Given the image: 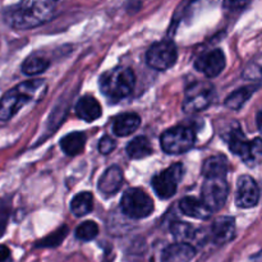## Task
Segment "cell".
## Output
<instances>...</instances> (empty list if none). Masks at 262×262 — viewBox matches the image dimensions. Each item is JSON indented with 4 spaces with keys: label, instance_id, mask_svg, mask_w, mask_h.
Returning <instances> with one entry per match:
<instances>
[{
    "label": "cell",
    "instance_id": "1",
    "mask_svg": "<svg viewBox=\"0 0 262 262\" xmlns=\"http://www.w3.org/2000/svg\"><path fill=\"white\" fill-rule=\"evenodd\" d=\"M56 7L55 2H20L3 10V20L13 30H31L53 19Z\"/></svg>",
    "mask_w": 262,
    "mask_h": 262
},
{
    "label": "cell",
    "instance_id": "2",
    "mask_svg": "<svg viewBox=\"0 0 262 262\" xmlns=\"http://www.w3.org/2000/svg\"><path fill=\"white\" fill-rule=\"evenodd\" d=\"M46 91L45 79H30L5 92L0 99V125L9 122L25 106L42 100Z\"/></svg>",
    "mask_w": 262,
    "mask_h": 262
},
{
    "label": "cell",
    "instance_id": "3",
    "mask_svg": "<svg viewBox=\"0 0 262 262\" xmlns=\"http://www.w3.org/2000/svg\"><path fill=\"white\" fill-rule=\"evenodd\" d=\"M136 84L135 72L128 67H117L105 72L100 78L102 94L112 101H119L132 94Z\"/></svg>",
    "mask_w": 262,
    "mask_h": 262
},
{
    "label": "cell",
    "instance_id": "4",
    "mask_svg": "<svg viewBox=\"0 0 262 262\" xmlns=\"http://www.w3.org/2000/svg\"><path fill=\"white\" fill-rule=\"evenodd\" d=\"M161 148L169 155H181L191 150L196 143V132L193 128L178 125L165 130L160 138Z\"/></svg>",
    "mask_w": 262,
    "mask_h": 262
},
{
    "label": "cell",
    "instance_id": "5",
    "mask_svg": "<svg viewBox=\"0 0 262 262\" xmlns=\"http://www.w3.org/2000/svg\"><path fill=\"white\" fill-rule=\"evenodd\" d=\"M122 211L132 219L147 217L154 211V202L146 192L140 188H129L122 197Z\"/></svg>",
    "mask_w": 262,
    "mask_h": 262
},
{
    "label": "cell",
    "instance_id": "6",
    "mask_svg": "<svg viewBox=\"0 0 262 262\" xmlns=\"http://www.w3.org/2000/svg\"><path fill=\"white\" fill-rule=\"evenodd\" d=\"M215 96V89L209 82H196L186 90L183 110L186 113H199L211 105Z\"/></svg>",
    "mask_w": 262,
    "mask_h": 262
},
{
    "label": "cell",
    "instance_id": "7",
    "mask_svg": "<svg viewBox=\"0 0 262 262\" xmlns=\"http://www.w3.org/2000/svg\"><path fill=\"white\" fill-rule=\"evenodd\" d=\"M183 165L181 163H177L161 173L156 174L151 181L155 193L163 200L173 197L178 189L179 182L183 178Z\"/></svg>",
    "mask_w": 262,
    "mask_h": 262
},
{
    "label": "cell",
    "instance_id": "8",
    "mask_svg": "<svg viewBox=\"0 0 262 262\" xmlns=\"http://www.w3.org/2000/svg\"><path fill=\"white\" fill-rule=\"evenodd\" d=\"M229 194V186L227 178H206L201 189L204 204L211 212L222 210Z\"/></svg>",
    "mask_w": 262,
    "mask_h": 262
},
{
    "label": "cell",
    "instance_id": "9",
    "mask_svg": "<svg viewBox=\"0 0 262 262\" xmlns=\"http://www.w3.org/2000/svg\"><path fill=\"white\" fill-rule=\"evenodd\" d=\"M178 50L171 41H159L148 49L146 54L147 64L156 71H166L176 64Z\"/></svg>",
    "mask_w": 262,
    "mask_h": 262
},
{
    "label": "cell",
    "instance_id": "10",
    "mask_svg": "<svg viewBox=\"0 0 262 262\" xmlns=\"http://www.w3.org/2000/svg\"><path fill=\"white\" fill-rule=\"evenodd\" d=\"M194 67L199 72L205 74L209 78L219 76L225 68V55L220 49L210 50L199 56L194 63Z\"/></svg>",
    "mask_w": 262,
    "mask_h": 262
},
{
    "label": "cell",
    "instance_id": "11",
    "mask_svg": "<svg viewBox=\"0 0 262 262\" xmlns=\"http://www.w3.org/2000/svg\"><path fill=\"white\" fill-rule=\"evenodd\" d=\"M260 200V188L255 179L250 176H242L238 179L237 202L241 209H251L258 204Z\"/></svg>",
    "mask_w": 262,
    "mask_h": 262
},
{
    "label": "cell",
    "instance_id": "12",
    "mask_svg": "<svg viewBox=\"0 0 262 262\" xmlns=\"http://www.w3.org/2000/svg\"><path fill=\"white\" fill-rule=\"evenodd\" d=\"M235 220L233 217H219L211 228V237L216 245H225L234 238Z\"/></svg>",
    "mask_w": 262,
    "mask_h": 262
},
{
    "label": "cell",
    "instance_id": "13",
    "mask_svg": "<svg viewBox=\"0 0 262 262\" xmlns=\"http://www.w3.org/2000/svg\"><path fill=\"white\" fill-rule=\"evenodd\" d=\"M123 183V171L119 166L114 165L110 166L109 169L105 170L102 177L99 181V191L101 193L106 194H114L120 189Z\"/></svg>",
    "mask_w": 262,
    "mask_h": 262
},
{
    "label": "cell",
    "instance_id": "14",
    "mask_svg": "<svg viewBox=\"0 0 262 262\" xmlns=\"http://www.w3.org/2000/svg\"><path fill=\"white\" fill-rule=\"evenodd\" d=\"M196 250L188 243H176L164 250L161 262H191Z\"/></svg>",
    "mask_w": 262,
    "mask_h": 262
},
{
    "label": "cell",
    "instance_id": "15",
    "mask_svg": "<svg viewBox=\"0 0 262 262\" xmlns=\"http://www.w3.org/2000/svg\"><path fill=\"white\" fill-rule=\"evenodd\" d=\"M229 163L224 155L211 156L202 165V176L206 178H227Z\"/></svg>",
    "mask_w": 262,
    "mask_h": 262
},
{
    "label": "cell",
    "instance_id": "16",
    "mask_svg": "<svg viewBox=\"0 0 262 262\" xmlns=\"http://www.w3.org/2000/svg\"><path fill=\"white\" fill-rule=\"evenodd\" d=\"M179 209L187 216L200 220L209 219L212 214L207 209V206L204 204L202 200L194 199V197H184L183 200H181V202H179Z\"/></svg>",
    "mask_w": 262,
    "mask_h": 262
},
{
    "label": "cell",
    "instance_id": "17",
    "mask_svg": "<svg viewBox=\"0 0 262 262\" xmlns=\"http://www.w3.org/2000/svg\"><path fill=\"white\" fill-rule=\"evenodd\" d=\"M76 113L84 122H94L101 117V106L92 96H83L76 105Z\"/></svg>",
    "mask_w": 262,
    "mask_h": 262
},
{
    "label": "cell",
    "instance_id": "18",
    "mask_svg": "<svg viewBox=\"0 0 262 262\" xmlns=\"http://www.w3.org/2000/svg\"><path fill=\"white\" fill-rule=\"evenodd\" d=\"M141 124V118L135 113H125L119 115L114 119L113 123V132L119 137L132 135L133 132L138 129Z\"/></svg>",
    "mask_w": 262,
    "mask_h": 262
},
{
    "label": "cell",
    "instance_id": "19",
    "mask_svg": "<svg viewBox=\"0 0 262 262\" xmlns=\"http://www.w3.org/2000/svg\"><path fill=\"white\" fill-rule=\"evenodd\" d=\"M228 145H229L230 151L237 156H239L243 161L247 156L248 150H250L251 141L246 138L239 125L234 124V127L230 129L229 136H228Z\"/></svg>",
    "mask_w": 262,
    "mask_h": 262
},
{
    "label": "cell",
    "instance_id": "20",
    "mask_svg": "<svg viewBox=\"0 0 262 262\" xmlns=\"http://www.w3.org/2000/svg\"><path fill=\"white\" fill-rule=\"evenodd\" d=\"M86 145V135L83 132H73L60 140V147L64 154L69 156H77L83 151Z\"/></svg>",
    "mask_w": 262,
    "mask_h": 262
},
{
    "label": "cell",
    "instance_id": "21",
    "mask_svg": "<svg viewBox=\"0 0 262 262\" xmlns=\"http://www.w3.org/2000/svg\"><path fill=\"white\" fill-rule=\"evenodd\" d=\"M127 154L130 159L133 160H140V159H145L152 154V147H151L150 141L143 136L136 137L128 143L127 146Z\"/></svg>",
    "mask_w": 262,
    "mask_h": 262
},
{
    "label": "cell",
    "instance_id": "22",
    "mask_svg": "<svg viewBox=\"0 0 262 262\" xmlns=\"http://www.w3.org/2000/svg\"><path fill=\"white\" fill-rule=\"evenodd\" d=\"M94 209V197L90 192L78 193L71 202V211L74 216H84Z\"/></svg>",
    "mask_w": 262,
    "mask_h": 262
},
{
    "label": "cell",
    "instance_id": "23",
    "mask_svg": "<svg viewBox=\"0 0 262 262\" xmlns=\"http://www.w3.org/2000/svg\"><path fill=\"white\" fill-rule=\"evenodd\" d=\"M256 90H257V86H255V84H250V86H245L242 89L237 90L225 100V106L232 110L241 109L246 104V101L251 99V96H252Z\"/></svg>",
    "mask_w": 262,
    "mask_h": 262
},
{
    "label": "cell",
    "instance_id": "24",
    "mask_svg": "<svg viewBox=\"0 0 262 262\" xmlns=\"http://www.w3.org/2000/svg\"><path fill=\"white\" fill-rule=\"evenodd\" d=\"M49 64H50L49 60L46 58H43V56L31 55L23 61L20 69H22V72L26 76H36V74H40L42 72H45L49 68Z\"/></svg>",
    "mask_w": 262,
    "mask_h": 262
},
{
    "label": "cell",
    "instance_id": "25",
    "mask_svg": "<svg viewBox=\"0 0 262 262\" xmlns=\"http://www.w3.org/2000/svg\"><path fill=\"white\" fill-rule=\"evenodd\" d=\"M243 163L250 168H255L262 164V140L261 138H255L251 141L250 150H248L247 156L243 160Z\"/></svg>",
    "mask_w": 262,
    "mask_h": 262
},
{
    "label": "cell",
    "instance_id": "26",
    "mask_svg": "<svg viewBox=\"0 0 262 262\" xmlns=\"http://www.w3.org/2000/svg\"><path fill=\"white\" fill-rule=\"evenodd\" d=\"M170 230L174 237H176V239L179 241V243H186L184 241L192 239L194 237V233H196V230L192 228L191 224L182 222L173 223Z\"/></svg>",
    "mask_w": 262,
    "mask_h": 262
},
{
    "label": "cell",
    "instance_id": "27",
    "mask_svg": "<svg viewBox=\"0 0 262 262\" xmlns=\"http://www.w3.org/2000/svg\"><path fill=\"white\" fill-rule=\"evenodd\" d=\"M99 234V227L95 222H84L79 225L76 229V237L77 239L83 241V242H89L96 238Z\"/></svg>",
    "mask_w": 262,
    "mask_h": 262
},
{
    "label": "cell",
    "instance_id": "28",
    "mask_svg": "<svg viewBox=\"0 0 262 262\" xmlns=\"http://www.w3.org/2000/svg\"><path fill=\"white\" fill-rule=\"evenodd\" d=\"M243 78L248 81H261L262 79V55L253 59L247 64L242 73Z\"/></svg>",
    "mask_w": 262,
    "mask_h": 262
},
{
    "label": "cell",
    "instance_id": "29",
    "mask_svg": "<svg viewBox=\"0 0 262 262\" xmlns=\"http://www.w3.org/2000/svg\"><path fill=\"white\" fill-rule=\"evenodd\" d=\"M68 229L66 227L60 228L56 232L51 233L50 235H48L46 238H43L42 241L37 243V247H56V246L60 245L63 242V239L66 238Z\"/></svg>",
    "mask_w": 262,
    "mask_h": 262
},
{
    "label": "cell",
    "instance_id": "30",
    "mask_svg": "<svg viewBox=\"0 0 262 262\" xmlns=\"http://www.w3.org/2000/svg\"><path fill=\"white\" fill-rule=\"evenodd\" d=\"M115 147H117V142L112 137H109V136H105V137H102L100 140L99 151L101 154H104V155H107L112 151H114Z\"/></svg>",
    "mask_w": 262,
    "mask_h": 262
},
{
    "label": "cell",
    "instance_id": "31",
    "mask_svg": "<svg viewBox=\"0 0 262 262\" xmlns=\"http://www.w3.org/2000/svg\"><path fill=\"white\" fill-rule=\"evenodd\" d=\"M10 250L7 246H0V262H9Z\"/></svg>",
    "mask_w": 262,
    "mask_h": 262
},
{
    "label": "cell",
    "instance_id": "32",
    "mask_svg": "<svg viewBox=\"0 0 262 262\" xmlns=\"http://www.w3.org/2000/svg\"><path fill=\"white\" fill-rule=\"evenodd\" d=\"M8 215L7 212H0V235L5 230V225H7Z\"/></svg>",
    "mask_w": 262,
    "mask_h": 262
},
{
    "label": "cell",
    "instance_id": "33",
    "mask_svg": "<svg viewBox=\"0 0 262 262\" xmlns=\"http://www.w3.org/2000/svg\"><path fill=\"white\" fill-rule=\"evenodd\" d=\"M247 3H225V7L237 8V7H246Z\"/></svg>",
    "mask_w": 262,
    "mask_h": 262
},
{
    "label": "cell",
    "instance_id": "34",
    "mask_svg": "<svg viewBox=\"0 0 262 262\" xmlns=\"http://www.w3.org/2000/svg\"><path fill=\"white\" fill-rule=\"evenodd\" d=\"M257 127H258V130L262 133V109L257 114Z\"/></svg>",
    "mask_w": 262,
    "mask_h": 262
},
{
    "label": "cell",
    "instance_id": "35",
    "mask_svg": "<svg viewBox=\"0 0 262 262\" xmlns=\"http://www.w3.org/2000/svg\"><path fill=\"white\" fill-rule=\"evenodd\" d=\"M251 261H252V262H262V250L258 253H256V255H253V257L251 258Z\"/></svg>",
    "mask_w": 262,
    "mask_h": 262
}]
</instances>
